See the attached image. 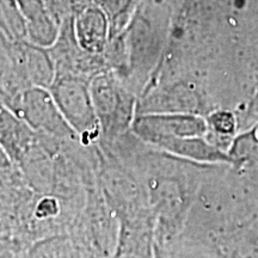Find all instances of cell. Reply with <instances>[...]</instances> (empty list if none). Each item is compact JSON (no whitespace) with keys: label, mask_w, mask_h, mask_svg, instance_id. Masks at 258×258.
Listing matches in <instances>:
<instances>
[{"label":"cell","mask_w":258,"mask_h":258,"mask_svg":"<svg viewBox=\"0 0 258 258\" xmlns=\"http://www.w3.org/2000/svg\"><path fill=\"white\" fill-rule=\"evenodd\" d=\"M102 148L125 164L144 185L158 246L178 239L196 194L214 165L172 156L143 143L132 132Z\"/></svg>","instance_id":"1"},{"label":"cell","mask_w":258,"mask_h":258,"mask_svg":"<svg viewBox=\"0 0 258 258\" xmlns=\"http://www.w3.org/2000/svg\"><path fill=\"white\" fill-rule=\"evenodd\" d=\"M89 258H112L120 238V221L96 183L69 233Z\"/></svg>","instance_id":"2"},{"label":"cell","mask_w":258,"mask_h":258,"mask_svg":"<svg viewBox=\"0 0 258 258\" xmlns=\"http://www.w3.org/2000/svg\"><path fill=\"white\" fill-rule=\"evenodd\" d=\"M48 90L80 144L97 146L102 133L89 83L77 76H56Z\"/></svg>","instance_id":"3"},{"label":"cell","mask_w":258,"mask_h":258,"mask_svg":"<svg viewBox=\"0 0 258 258\" xmlns=\"http://www.w3.org/2000/svg\"><path fill=\"white\" fill-rule=\"evenodd\" d=\"M90 90L101 125L99 144H112L129 133L138 106L133 93L109 74L96 77L90 84Z\"/></svg>","instance_id":"4"},{"label":"cell","mask_w":258,"mask_h":258,"mask_svg":"<svg viewBox=\"0 0 258 258\" xmlns=\"http://www.w3.org/2000/svg\"><path fill=\"white\" fill-rule=\"evenodd\" d=\"M4 104L23 118L37 134L60 141H79L46 88H25Z\"/></svg>","instance_id":"5"},{"label":"cell","mask_w":258,"mask_h":258,"mask_svg":"<svg viewBox=\"0 0 258 258\" xmlns=\"http://www.w3.org/2000/svg\"><path fill=\"white\" fill-rule=\"evenodd\" d=\"M131 132L143 143L158 147L167 140L206 137L207 122L200 115L154 112L135 116Z\"/></svg>","instance_id":"6"},{"label":"cell","mask_w":258,"mask_h":258,"mask_svg":"<svg viewBox=\"0 0 258 258\" xmlns=\"http://www.w3.org/2000/svg\"><path fill=\"white\" fill-rule=\"evenodd\" d=\"M37 139L38 134L23 118L0 103V147L14 166L23 159Z\"/></svg>","instance_id":"7"},{"label":"cell","mask_w":258,"mask_h":258,"mask_svg":"<svg viewBox=\"0 0 258 258\" xmlns=\"http://www.w3.org/2000/svg\"><path fill=\"white\" fill-rule=\"evenodd\" d=\"M77 41L89 53H101L108 38V19L98 8H88L80 12L76 21Z\"/></svg>","instance_id":"8"},{"label":"cell","mask_w":258,"mask_h":258,"mask_svg":"<svg viewBox=\"0 0 258 258\" xmlns=\"http://www.w3.org/2000/svg\"><path fill=\"white\" fill-rule=\"evenodd\" d=\"M154 227H122L112 258H159Z\"/></svg>","instance_id":"9"},{"label":"cell","mask_w":258,"mask_h":258,"mask_svg":"<svg viewBox=\"0 0 258 258\" xmlns=\"http://www.w3.org/2000/svg\"><path fill=\"white\" fill-rule=\"evenodd\" d=\"M18 14L25 22V28L34 41L49 44L55 38L53 21L48 15L42 0H12Z\"/></svg>","instance_id":"10"},{"label":"cell","mask_w":258,"mask_h":258,"mask_svg":"<svg viewBox=\"0 0 258 258\" xmlns=\"http://www.w3.org/2000/svg\"><path fill=\"white\" fill-rule=\"evenodd\" d=\"M21 258H89L70 234H57L29 244Z\"/></svg>","instance_id":"11"},{"label":"cell","mask_w":258,"mask_h":258,"mask_svg":"<svg viewBox=\"0 0 258 258\" xmlns=\"http://www.w3.org/2000/svg\"><path fill=\"white\" fill-rule=\"evenodd\" d=\"M24 61L28 78L34 84L32 86L49 89L55 79V76H53V67L46 54L36 48L35 49L31 47L25 48Z\"/></svg>","instance_id":"12"},{"label":"cell","mask_w":258,"mask_h":258,"mask_svg":"<svg viewBox=\"0 0 258 258\" xmlns=\"http://www.w3.org/2000/svg\"><path fill=\"white\" fill-rule=\"evenodd\" d=\"M157 251L159 258H209L201 250L185 243L180 238L169 244L160 246L157 245Z\"/></svg>","instance_id":"13"},{"label":"cell","mask_w":258,"mask_h":258,"mask_svg":"<svg viewBox=\"0 0 258 258\" xmlns=\"http://www.w3.org/2000/svg\"><path fill=\"white\" fill-rule=\"evenodd\" d=\"M27 241L15 234H0V258H21Z\"/></svg>","instance_id":"14"},{"label":"cell","mask_w":258,"mask_h":258,"mask_svg":"<svg viewBox=\"0 0 258 258\" xmlns=\"http://www.w3.org/2000/svg\"><path fill=\"white\" fill-rule=\"evenodd\" d=\"M239 172L243 173V175L246 177V179L249 180L251 189H252L253 191L254 199H256L257 208H258V167H256V169L246 170V171H239Z\"/></svg>","instance_id":"15"},{"label":"cell","mask_w":258,"mask_h":258,"mask_svg":"<svg viewBox=\"0 0 258 258\" xmlns=\"http://www.w3.org/2000/svg\"><path fill=\"white\" fill-rule=\"evenodd\" d=\"M14 164L11 163V160L9 159V157L6 156V153L4 152L2 147H0V170H9L12 169Z\"/></svg>","instance_id":"16"}]
</instances>
